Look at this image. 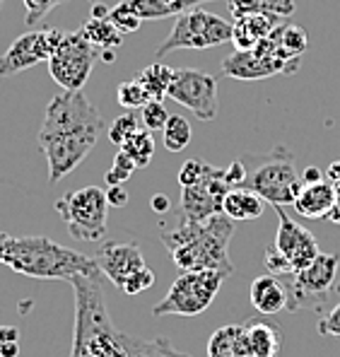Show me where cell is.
<instances>
[{
  "label": "cell",
  "instance_id": "1",
  "mask_svg": "<svg viewBox=\"0 0 340 357\" xmlns=\"http://www.w3.org/2000/svg\"><path fill=\"white\" fill-rule=\"evenodd\" d=\"M104 121L85 92H61L49 102L39 130V148L46 155L49 181L56 183L82 165L97 148Z\"/></svg>",
  "mask_w": 340,
  "mask_h": 357
},
{
  "label": "cell",
  "instance_id": "2",
  "mask_svg": "<svg viewBox=\"0 0 340 357\" xmlns=\"http://www.w3.org/2000/svg\"><path fill=\"white\" fill-rule=\"evenodd\" d=\"M234 220L217 213L203 222H186L162 234V244L169 251V259L179 271H219L232 275L234 266L229 261V241L234 234Z\"/></svg>",
  "mask_w": 340,
  "mask_h": 357
},
{
  "label": "cell",
  "instance_id": "3",
  "mask_svg": "<svg viewBox=\"0 0 340 357\" xmlns=\"http://www.w3.org/2000/svg\"><path fill=\"white\" fill-rule=\"evenodd\" d=\"M70 285L75 292V333L70 357H125V333L114 326L109 317L102 278L77 275Z\"/></svg>",
  "mask_w": 340,
  "mask_h": 357
},
{
  "label": "cell",
  "instance_id": "4",
  "mask_svg": "<svg viewBox=\"0 0 340 357\" xmlns=\"http://www.w3.org/2000/svg\"><path fill=\"white\" fill-rule=\"evenodd\" d=\"M15 273L36 280H68L77 275L99 278L97 261L92 256H85L75 249L59 244L49 237H10L8 254L3 261Z\"/></svg>",
  "mask_w": 340,
  "mask_h": 357
},
{
  "label": "cell",
  "instance_id": "5",
  "mask_svg": "<svg viewBox=\"0 0 340 357\" xmlns=\"http://www.w3.org/2000/svg\"><path fill=\"white\" fill-rule=\"evenodd\" d=\"M242 162L247 167L242 188L254 191L270 206H295L304 183L297 174L295 155L285 145H275L270 152H261V155L258 152L242 155Z\"/></svg>",
  "mask_w": 340,
  "mask_h": 357
},
{
  "label": "cell",
  "instance_id": "6",
  "mask_svg": "<svg viewBox=\"0 0 340 357\" xmlns=\"http://www.w3.org/2000/svg\"><path fill=\"white\" fill-rule=\"evenodd\" d=\"M219 271H181L169 292L153 309L155 317H198L212 304L224 282Z\"/></svg>",
  "mask_w": 340,
  "mask_h": 357
},
{
  "label": "cell",
  "instance_id": "7",
  "mask_svg": "<svg viewBox=\"0 0 340 357\" xmlns=\"http://www.w3.org/2000/svg\"><path fill=\"white\" fill-rule=\"evenodd\" d=\"M234 24L222 20L219 15H212L203 8H191L186 13L176 15V22L171 27L169 36L157 49V59L171 54L179 49H212L232 41Z\"/></svg>",
  "mask_w": 340,
  "mask_h": 357
},
{
  "label": "cell",
  "instance_id": "8",
  "mask_svg": "<svg viewBox=\"0 0 340 357\" xmlns=\"http://www.w3.org/2000/svg\"><path fill=\"white\" fill-rule=\"evenodd\" d=\"M56 213L65 222L70 237L80 241H97L107 232V191L99 186H85L65 193L56 201Z\"/></svg>",
  "mask_w": 340,
  "mask_h": 357
},
{
  "label": "cell",
  "instance_id": "9",
  "mask_svg": "<svg viewBox=\"0 0 340 357\" xmlns=\"http://www.w3.org/2000/svg\"><path fill=\"white\" fill-rule=\"evenodd\" d=\"M99 49L87 41L82 29L65 31L49 61V73L63 87V92H82L85 82L90 80L94 63H97Z\"/></svg>",
  "mask_w": 340,
  "mask_h": 357
},
{
  "label": "cell",
  "instance_id": "10",
  "mask_svg": "<svg viewBox=\"0 0 340 357\" xmlns=\"http://www.w3.org/2000/svg\"><path fill=\"white\" fill-rule=\"evenodd\" d=\"M167 97L171 102L181 104L184 109L201 121H212L217 116V80L203 70H193V68H179L174 70V77L167 89Z\"/></svg>",
  "mask_w": 340,
  "mask_h": 357
},
{
  "label": "cell",
  "instance_id": "11",
  "mask_svg": "<svg viewBox=\"0 0 340 357\" xmlns=\"http://www.w3.org/2000/svg\"><path fill=\"white\" fill-rule=\"evenodd\" d=\"M65 31L61 29H29L22 36L8 46L3 56H0V77L17 75L22 70L39 66V63H49L51 56L56 54L61 39Z\"/></svg>",
  "mask_w": 340,
  "mask_h": 357
},
{
  "label": "cell",
  "instance_id": "12",
  "mask_svg": "<svg viewBox=\"0 0 340 357\" xmlns=\"http://www.w3.org/2000/svg\"><path fill=\"white\" fill-rule=\"evenodd\" d=\"M229 188L232 186L224 178V169L210 167L198 183L181 188V201H179L181 220H186V222H203V220L222 213V201Z\"/></svg>",
  "mask_w": 340,
  "mask_h": 357
},
{
  "label": "cell",
  "instance_id": "13",
  "mask_svg": "<svg viewBox=\"0 0 340 357\" xmlns=\"http://www.w3.org/2000/svg\"><path fill=\"white\" fill-rule=\"evenodd\" d=\"M275 213H278V234H275L273 249L285 256L292 268V278H295L297 273L309 268L321 251H318V244L309 229L302 227L297 220L287 218V213L280 206H275Z\"/></svg>",
  "mask_w": 340,
  "mask_h": 357
},
{
  "label": "cell",
  "instance_id": "14",
  "mask_svg": "<svg viewBox=\"0 0 340 357\" xmlns=\"http://www.w3.org/2000/svg\"><path fill=\"white\" fill-rule=\"evenodd\" d=\"M249 299L251 307L258 314H263V317H273V314H280L285 309H290V312L300 309L290 278H280L273 275V273L254 278V282L249 287Z\"/></svg>",
  "mask_w": 340,
  "mask_h": 357
},
{
  "label": "cell",
  "instance_id": "15",
  "mask_svg": "<svg viewBox=\"0 0 340 357\" xmlns=\"http://www.w3.org/2000/svg\"><path fill=\"white\" fill-rule=\"evenodd\" d=\"M300 61H282L278 56H265L258 51H237L222 61V73L237 80H261V77L280 75V73H295Z\"/></svg>",
  "mask_w": 340,
  "mask_h": 357
},
{
  "label": "cell",
  "instance_id": "16",
  "mask_svg": "<svg viewBox=\"0 0 340 357\" xmlns=\"http://www.w3.org/2000/svg\"><path fill=\"white\" fill-rule=\"evenodd\" d=\"M99 271L109 278L116 287H121L125 278L133 275L135 271L145 268L143 251L135 241H109L94 256Z\"/></svg>",
  "mask_w": 340,
  "mask_h": 357
},
{
  "label": "cell",
  "instance_id": "17",
  "mask_svg": "<svg viewBox=\"0 0 340 357\" xmlns=\"http://www.w3.org/2000/svg\"><path fill=\"white\" fill-rule=\"evenodd\" d=\"M340 256L338 254H318L316 261L304 268L302 273H297L295 278H290L295 297L300 302V307L304 304V299L309 297H323L333 287L338 275Z\"/></svg>",
  "mask_w": 340,
  "mask_h": 357
},
{
  "label": "cell",
  "instance_id": "18",
  "mask_svg": "<svg viewBox=\"0 0 340 357\" xmlns=\"http://www.w3.org/2000/svg\"><path fill=\"white\" fill-rule=\"evenodd\" d=\"M247 338L254 357H280L285 348V335H282L280 324H275L270 317H254L244 324Z\"/></svg>",
  "mask_w": 340,
  "mask_h": 357
},
{
  "label": "cell",
  "instance_id": "19",
  "mask_svg": "<svg viewBox=\"0 0 340 357\" xmlns=\"http://www.w3.org/2000/svg\"><path fill=\"white\" fill-rule=\"evenodd\" d=\"M282 24V17L270 13H254L247 17L234 22V34L232 41L237 46V51H251L258 41L268 39L275 29Z\"/></svg>",
  "mask_w": 340,
  "mask_h": 357
},
{
  "label": "cell",
  "instance_id": "20",
  "mask_svg": "<svg viewBox=\"0 0 340 357\" xmlns=\"http://www.w3.org/2000/svg\"><path fill=\"white\" fill-rule=\"evenodd\" d=\"M333 206H336V186L328 178L318 183H309L302 188V193L297 196L295 208L300 218L307 220H323L331 215Z\"/></svg>",
  "mask_w": 340,
  "mask_h": 357
},
{
  "label": "cell",
  "instance_id": "21",
  "mask_svg": "<svg viewBox=\"0 0 340 357\" xmlns=\"http://www.w3.org/2000/svg\"><path fill=\"white\" fill-rule=\"evenodd\" d=\"M208 357H254L244 324L219 326L208 340Z\"/></svg>",
  "mask_w": 340,
  "mask_h": 357
},
{
  "label": "cell",
  "instance_id": "22",
  "mask_svg": "<svg viewBox=\"0 0 340 357\" xmlns=\"http://www.w3.org/2000/svg\"><path fill=\"white\" fill-rule=\"evenodd\" d=\"M265 210V201L249 188H229L222 201V213L229 220H256Z\"/></svg>",
  "mask_w": 340,
  "mask_h": 357
},
{
  "label": "cell",
  "instance_id": "23",
  "mask_svg": "<svg viewBox=\"0 0 340 357\" xmlns=\"http://www.w3.org/2000/svg\"><path fill=\"white\" fill-rule=\"evenodd\" d=\"M234 20H242L254 13H270L278 17H287L295 13V0H229Z\"/></svg>",
  "mask_w": 340,
  "mask_h": 357
},
{
  "label": "cell",
  "instance_id": "24",
  "mask_svg": "<svg viewBox=\"0 0 340 357\" xmlns=\"http://www.w3.org/2000/svg\"><path fill=\"white\" fill-rule=\"evenodd\" d=\"M82 34L87 36V41H90L92 46H97V49H107V51L121 46L123 36H125L114 27L111 22H109V17H90L85 27H82Z\"/></svg>",
  "mask_w": 340,
  "mask_h": 357
},
{
  "label": "cell",
  "instance_id": "25",
  "mask_svg": "<svg viewBox=\"0 0 340 357\" xmlns=\"http://www.w3.org/2000/svg\"><path fill=\"white\" fill-rule=\"evenodd\" d=\"M174 77V68L164 66V63H150L148 68L138 73L135 80L145 87V92L150 94V99H164L167 97V89H169V82Z\"/></svg>",
  "mask_w": 340,
  "mask_h": 357
},
{
  "label": "cell",
  "instance_id": "26",
  "mask_svg": "<svg viewBox=\"0 0 340 357\" xmlns=\"http://www.w3.org/2000/svg\"><path fill=\"white\" fill-rule=\"evenodd\" d=\"M123 348H125V357H188L162 338L140 340L128 333H125V338H123Z\"/></svg>",
  "mask_w": 340,
  "mask_h": 357
},
{
  "label": "cell",
  "instance_id": "27",
  "mask_svg": "<svg viewBox=\"0 0 340 357\" xmlns=\"http://www.w3.org/2000/svg\"><path fill=\"white\" fill-rule=\"evenodd\" d=\"M273 39L278 41L282 56L290 61L300 59V56L309 49V36H307V31L302 27H297V24H280V27L273 31Z\"/></svg>",
  "mask_w": 340,
  "mask_h": 357
},
{
  "label": "cell",
  "instance_id": "28",
  "mask_svg": "<svg viewBox=\"0 0 340 357\" xmlns=\"http://www.w3.org/2000/svg\"><path fill=\"white\" fill-rule=\"evenodd\" d=\"M121 152L130 157V160L135 162V167L138 169H143V167L150 165V160H153L155 155V140H153V133L150 130H138V133L133 135V138H128L125 143L118 148Z\"/></svg>",
  "mask_w": 340,
  "mask_h": 357
},
{
  "label": "cell",
  "instance_id": "29",
  "mask_svg": "<svg viewBox=\"0 0 340 357\" xmlns=\"http://www.w3.org/2000/svg\"><path fill=\"white\" fill-rule=\"evenodd\" d=\"M164 148L169 152H181L188 148V143H191L193 138V130H191V123L184 119V116H169L164 126Z\"/></svg>",
  "mask_w": 340,
  "mask_h": 357
},
{
  "label": "cell",
  "instance_id": "30",
  "mask_svg": "<svg viewBox=\"0 0 340 357\" xmlns=\"http://www.w3.org/2000/svg\"><path fill=\"white\" fill-rule=\"evenodd\" d=\"M116 99H118V104H121L123 109H128V112H135V109H143L145 104L150 102V94L145 92V87L133 77V80L121 82V85H118Z\"/></svg>",
  "mask_w": 340,
  "mask_h": 357
},
{
  "label": "cell",
  "instance_id": "31",
  "mask_svg": "<svg viewBox=\"0 0 340 357\" xmlns=\"http://www.w3.org/2000/svg\"><path fill=\"white\" fill-rule=\"evenodd\" d=\"M109 22L121 31V34H130V31L140 29V22H143V20L133 13V8L128 5V0H123V3L114 5V8L109 10Z\"/></svg>",
  "mask_w": 340,
  "mask_h": 357
},
{
  "label": "cell",
  "instance_id": "32",
  "mask_svg": "<svg viewBox=\"0 0 340 357\" xmlns=\"http://www.w3.org/2000/svg\"><path fill=\"white\" fill-rule=\"evenodd\" d=\"M138 130H143V121L135 116L133 112L123 114V116H118L116 121L111 123V128H109V138H111V143H116L118 148L125 143L128 138H133Z\"/></svg>",
  "mask_w": 340,
  "mask_h": 357
},
{
  "label": "cell",
  "instance_id": "33",
  "mask_svg": "<svg viewBox=\"0 0 340 357\" xmlns=\"http://www.w3.org/2000/svg\"><path fill=\"white\" fill-rule=\"evenodd\" d=\"M128 5L140 20H164L176 15V10L164 0H128Z\"/></svg>",
  "mask_w": 340,
  "mask_h": 357
},
{
  "label": "cell",
  "instance_id": "34",
  "mask_svg": "<svg viewBox=\"0 0 340 357\" xmlns=\"http://www.w3.org/2000/svg\"><path fill=\"white\" fill-rule=\"evenodd\" d=\"M140 121H143V128L155 133V130H164L167 121H169V112L160 99H150L143 109H140Z\"/></svg>",
  "mask_w": 340,
  "mask_h": 357
},
{
  "label": "cell",
  "instance_id": "35",
  "mask_svg": "<svg viewBox=\"0 0 340 357\" xmlns=\"http://www.w3.org/2000/svg\"><path fill=\"white\" fill-rule=\"evenodd\" d=\"M22 3H24V24L27 27H36V22H41L51 10L68 3V0H22Z\"/></svg>",
  "mask_w": 340,
  "mask_h": 357
},
{
  "label": "cell",
  "instance_id": "36",
  "mask_svg": "<svg viewBox=\"0 0 340 357\" xmlns=\"http://www.w3.org/2000/svg\"><path fill=\"white\" fill-rule=\"evenodd\" d=\"M135 169H138V167H135V162L130 160L125 152L118 150L116 160H114V167L107 172V176H104V178H107L109 186H123V181H128V178L133 176Z\"/></svg>",
  "mask_w": 340,
  "mask_h": 357
},
{
  "label": "cell",
  "instance_id": "37",
  "mask_svg": "<svg viewBox=\"0 0 340 357\" xmlns=\"http://www.w3.org/2000/svg\"><path fill=\"white\" fill-rule=\"evenodd\" d=\"M155 285V273L150 271L148 266L145 268H140V271H135L133 275H128L125 278V282L121 285V290L125 292V295H140V292H145V290H150V287Z\"/></svg>",
  "mask_w": 340,
  "mask_h": 357
},
{
  "label": "cell",
  "instance_id": "38",
  "mask_svg": "<svg viewBox=\"0 0 340 357\" xmlns=\"http://www.w3.org/2000/svg\"><path fill=\"white\" fill-rule=\"evenodd\" d=\"M208 169H210V165H208V162H203V160H188L186 165L181 167V172H179V183H181V188L198 183L203 176H206V172H208Z\"/></svg>",
  "mask_w": 340,
  "mask_h": 357
},
{
  "label": "cell",
  "instance_id": "39",
  "mask_svg": "<svg viewBox=\"0 0 340 357\" xmlns=\"http://www.w3.org/2000/svg\"><path fill=\"white\" fill-rule=\"evenodd\" d=\"M318 333L321 335H333V338H340V302L326 317L318 319Z\"/></svg>",
  "mask_w": 340,
  "mask_h": 357
},
{
  "label": "cell",
  "instance_id": "40",
  "mask_svg": "<svg viewBox=\"0 0 340 357\" xmlns=\"http://www.w3.org/2000/svg\"><path fill=\"white\" fill-rule=\"evenodd\" d=\"M224 178H227V183L232 188L244 186V178H247V167H244L242 157H239V160H234L232 165H229L227 169H224Z\"/></svg>",
  "mask_w": 340,
  "mask_h": 357
},
{
  "label": "cell",
  "instance_id": "41",
  "mask_svg": "<svg viewBox=\"0 0 340 357\" xmlns=\"http://www.w3.org/2000/svg\"><path fill=\"white\" fill-rule=\"evenodd\" d=\"M107 201H109V206L121 208L128 203V191H125L123 186H109L107 188Z\"/></svg>",
  "mask_w": 340,
  "mask_h": 357
},
{
  "label": "cell",
  "instance_id": "42",
  "mask_svg": "<svg viewBox=\"0 0 340 357\" xmlns=\"http://www.w3.org/2000/svg\"><path fill=\"white\" fill-rule=\"evenodd\" d=\"M150 208H153L155 213H169L171 201L164 196V193H157V196H153V201H150Z\"/></svg>",
  "mask_w": 340,
  "mask_h": 357
},
{
  "label": "cell",
  "instance_id": "43",
  "mask_svg": "<svg viewBox=\"0 0 340 357\" xmlns=\"http://www.w3.org/2000/svg\"><path fill=\"white\" fill-rule=\"evenodd\" d=\"M20 343V331L15 326H0V345Z\"/></svg>",
  "mask_w": 340,
  "mask_h": 357
},
{
  "label": "cell",
  "instance_id": "44",
  "mask_svg": "<svg viewBox=\"0 0 340 357\" xmlns=\"http://www.w3.org/2000/svg\"><path fill=\"white\" fill-rule=\"evenodd\" d=\"M318 181H323L321 169H318V167H307L304 174H302V183H304V186H309V183H318Z\"/></svg>",
  "mask_w": 340,
  "mask_h": 357
},
{
  "label": "cell",
  "instance_id": "45",
  "mask_svg": "<svg viewBox=\"0 0 340 357\" xmlns=\"http://www.w3.org/2000/svg\"><path fill=\"white\" fill-rule=\"evenodd\" d=\"M326 178H328L331 183H340V160H336V162H331V165H328Z\"/></svg>",
  "mask_w": 340,
  "mask_h": 357
},
{
  "label": "cell",
  "instance_id": "46",
  "mask_svg": "<svg viewBox=\"0 0 340 357\" xmlns=\"http://www.w3.org/2000/svg\"><path fill=\"white\" fill-rule=\"evenodd\" d=\"M0 357H20V343L0 345Z\"/></svg>",
  "mask_w": 340,
  "mask_h": 357
},
{
  "label": "cell",
  "instance_id": "47",
  "mask_svg": "<svg viewBox=\"0 0 340 357\" xmlns=\"http://www.w3.org/2000/svg\"><path fill=\"white\" fill-rule=\"evenodd\" d=\"M336 186V206H333L331 215H328L326 220H331V222H340V183H333Z\"/></svg>",
  "mask_w": 340,
  "mask_h": 357
},
{
  "label": "cell",
  "instance_id": "48",
  "mask_svg": "<svg viewBox=\"0 0 340 357\" xmlns=\"http://www.w3.org/2000/svg\"><path fill=\"white\" fill-rule=\"evenodd\" d=\"M8 244H10V234L0 232V264L5 261V254H8Z\"/></svg>",
  "mask_w": 340,
  "mask_h": 357
},
{
  "label": "cell",
  "instance_id": "49",
  "mask_svg": "<svg viewBox=\"0 0 340 357\" xmlns=\"http://www.w3.org/2000/svg\"><path fill=\"white\" fill-rule=\"evenodd\" d=\"M201 3H206V0H191V5H193V8H198V5H201Z\"/></svg>",
  "mask_w": 340,
  "mask_h": 357
},
{
  "label": "cell",
  "instance_id": "50",
  "mask_svg": "<svg viewBox=\"0 0 340 357\" xmlns=\"http://www.w3.org/2000/svg\"><path fill=\"white\" fill-rule=\"evenodd\" d=\"M0 5H3V0H0Z\"/></svg>",
  "mask_w": 340,
  "mask_h": 357
},
{
  "label": "cell",
  "instance_id": "51",
  "mask_svg": "<svg viewBox=\"0 0 340 357\" xmlns=\"http://www.w3.org/2000/svg\"><path fill=\"white\" fill-rule=\"evenodd\" d=\"M338 225H340V222H338Z\"/></svg>",
  "mask_w": 340,
  "mask_h": 357
}]
</instances>
